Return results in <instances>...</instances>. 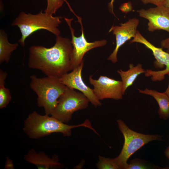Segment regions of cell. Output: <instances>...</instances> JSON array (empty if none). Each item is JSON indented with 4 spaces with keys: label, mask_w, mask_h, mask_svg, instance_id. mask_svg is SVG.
Instances as JSON below:
<instances>
[{
    "label": "cell",
    "mask_w": 169,
    "mask_h": 169,
    "mask_svg": "<svg viewBox=\"0 0 169 169\" xmlns=\"http://www.w3.org/2000/svg\"><path fill=\"white\" fill-rule=\"evenodd\" d=\"M73 48L70 39L60 35L56 36L55 43L51 48L31 46L29 48L28 66L41 70L47 76L60 78L72 70Z\"/></svg>",
    "instance_id": "cell-1"
},
{
    "label": "cell",
    "mask_w": 169,
    "mask_h": 169,
    "mask_svg": "<svg viewBox=\"0 0 169 169\" xmlns=\"http://www.w3.org/2000/svg\"><path fill=\"white\" fill-rule=\"evenodd\" d=\"M89 128L96 133L97 131L92 126L88 120L80 124L69 125L49 115H41L34 111L30 113L24 121L23 131L29 137L37 139L53 133H60L64 136H69L72 129L79 127Z\"/></svg>",
    "instance_id": "cell-2"
},
{
    "label": "cell",
    "mask_w": 169,
    "mask_h": 169,
    "mask_svg": "<svg viewBox=\"0 0 169 169\" xmlns=\"http://www.w3.org/2000/svg\"><path fill=\"white\" fill-rule=\"evenodd\" d=\"M62 17L53 16L42 10L36 14L26 13L23 11L12 23V26H17L20 29L21 38L18 41L20 45L24 47L26 39L34 32L39 30H47L55 35H59L60 31L58 28L62 23Z\"/></svg>",
    "instance_id": "cell-3"
},
{
    "label": "cell",
    "mask_w": 169,
    "mask_h": 169,
    "mask_svg": "<svg viewBox=\"0 0 169 169\" xmlns=\"http://www.w3.org/2000/svg\"><path fill=\"white\" fill-rule=\"evenodd\" d=\"M30 78V87L37 95L38 107L44 108L45 114L51 115L66 86L56 77L38 78L33 74Z\"/></svg>",
    "instance_id": "cell-4"
},
{
    "label": "cell",
    "mask_w": 169,
    "mask_h": 169,
    "mask_svg": "<svg viewBox=\"0 0 169 169\" xmlns=\"http://www.w3.org/2000/svg\"><path fill=\"white\" fill-rule=\"evenodd\" d=\"M118 127L123 135L124 142L119 155L114 158L121 169H126L129 158L136 151L149 142L161 140L162 136L157 135H145L130 129L121 120H117Z\"/></svg>",
    "instance_id": "cell-5"
},
{
    "label": "cell",
    "mask_w": 169,
    "mask_h": 169,
    "mask_svg": "<svg viewBox=\"0 0 169 169\" xmlns=\"http://www.w3.org/2000/svg\"><path fill=\"white\" fill-rule=\"evenodd\" d=\"M89 102L82 93L66 87L51 115L62 122L67 123L71 120L74 112L86 108Z\"/></svg>",
    "instance_id": "cell-6"
},
{
    "label": "cell",
    "mask_w": 169,
    "mask_h": 169,
    "mask_svg": "<svg viewBox=\"0 0 169 169\" xmlns=\"http://www.w3.org/2000/svg\"><path fill=\"white\" fill-rule=\"evenodd\" d=\"M71 11L77 18L78 21L81 25V32L80 36L79 37H76L74 34V30L71 26V23L73 19L64 18V20L69 27L71 35V42L73 48L70 61L71 66L73 70L84 60L83 58L86 53L94 48L105 45L107 44V41L105 39H103L93 42H88L84 36L82 18L77 16L72 9Z\"/></svg>",
    "instance_id": "cell-7"
},
{
    "label": "cell",
    "mask_w": 169,
    "mask_h": 169,
    "mask_svg": "<svg viewBox=\"0 0 169 169\" xmlns=\"http://www.w3.org/2000/svg\"><path fill=\"white\" fill-rule=\"evenodd\" d=\"M134 42L143 44L151 50L156 59L154 62L155 68L162 69L165 66H166L165 69L157 71L147 69L146 70L145 75L146 77H151L153 81H161L164 79L165 76L169 74V53L163 51L162 48L157 47L151 43L138 30L135 37L130 41V44Z\"/></svg>",
    "instance_id": "cell-8"
},
{
    "label": "cell",
    "mask_w": 169,
    "mask_h": 169,
    "mask_svg": "<svg viewBox=\"0 0 169 169\" xmlns=\"http://www.w3.org/2000/svg\"><path fill=\"white\" fill-rule=\"evenodd\" d=\"M89 76L90 84L92 85L94 93L99 100L110 99L116 100H121L124 95L121 81L111 79L105 76L100 75L97 79Z\"/></svg>",
    "instance_id": "cell-9"
},
{
    "label": "cell",
    "mask_w": 169,
    "mask_h": 169,
    "mask_svg": "<svg viewBox=\"0 0 169 169\" xmlns=\"http://www.w3.org/2000/svg\"><path fill=\"white\" fill-rule=\"evenodd\" d=\"M84 64V60L71 72L59 78L60 80L66 87L79 90L95 107L101 106L102 104L95 96L93 89L87 86L83 80L81 73Z\"/></svg>",
    "instance_id": "cell-10"
},
{
    "label": "cell",
    "mask_w": 169,
    "mask_h": 169,
    "mask_svg": "<svg viewBox=\"0 0 169 169\" xmlns=\"http://www.w3.org/2000/svg\"><path fill=\"white\" fill-rule=\"evenodd\" d=\"M139 22L136 18L129 19L124 23L120 24V26L112 25L109 30L115 35L116 38L115 47L112 53L107 58V60L115 63L117 62V54L120 48L127 41L134 38L137 32V27Z\"/></svg>",
    "instance_id": "cell-11"
},
{
    "label": "cell",
    "mask_w": 169,
    "mask_h": 169,
    "mask_svg": "<svg viewBox=\"0 0 169 169\" xmlns=\"http://www.w3.org/2000/svg\"><path fill=\"white\" fill-rule=\"evenodd\" d=\"M137 11L140 17L148 21L147 29L149 32L162 30L169 33V10L163 5Z\"/></svg>",
    "instance_id": "cell-12"
},
{
    "label": "cell",
    "mask_w": 169,
    "mask_h": 169,
    "mask_svg": "<svg viewBox=\"0 0 169 169\" xmlns=\"http://www.w3.org/2000/svg\"><path fill=\"white\" fill-rule=\"evenodd\" d=\"M24 159L32 163L38 169H51L62 168L63 165L59 162V159L56 155L52 158L49 157L44 152L37 153L34 150L31 149L25 155Z\"/></svg>",
    "instance_id": "cell-13"
},
{
    "label": "cell",
    "mask_w": 169,
    "mask_h": 169,
    "mask_svg": "<svg viewBox=\"0 0 169 169\" xmlns=\"http://www.w3.org/2000/svg\"><path fill=\"white\" fill-rule=\"evenodd\" d=\"M141 93L150 95L157 101L159 106L158 111L160 118L166 120L169 118V97L164 92L146 88L142 90L137 88Z\"/></svg>",
    "instance_id": "cell-14"
},
{
    "label": "cell",
    "mask_w": 169,
    "mask_h": 169,
    "mask_svg": "<svg viewBox=\"0 0 169 169\" xmlns=\"http://www.w3.org/2000/svg\"><path fill=\"white\" fill-rule=\"evenodd\" d=\"M129 69L126 71L121 69L117 70L121 78L124 95L126 89L133 84L138 76L142 73H145L146 70L142 68V64H140L135 66L131 64H129Z\"/></svg>",
    "instance_id": "cell-15"
},
{
    "label": "cell",
    "mask_w": 169,
    "mask_h": 169,
    "mask_svg": "<svg viewBox=\"0 0 169 169\" xmlns=\"http://www.w3.org/2000/svg\"><path fill=\"white\" fill-rule=\"evenodd\" d=\"M18 43L12 44L9 42L8 35L3 29L0 30V64L9 62L12 53L17 49Z\"/></svg>",
    "instance_id": "cell-16"
},
{
    "label": "cell",
    "mask_w": 169,
    "mask_h": 169,
    "mask_svg": "<svg viewBox=\"0 0 169 169\" xmlns=\"http://www.w3.org/2000/svg\"><path fill=\"white\" fill-rule=\"evenodd\" d=\"M7 75L6 72L0 69V108L6 107L11 100L9 90L5 86V80Z\"/></svg>",
    "instance_id": "cell-17"
},
{
    "label": "cell",
    "mask_w": 169,
    "mask_h": 169,
    "mask_svg": "<svg viewBox=\"0 0 169 169\" xmlns=\"http://www.w3.org/2000/svg\"><path fill=\"white\" fill-rule=\"evenodd\" d=\"M99 169H121L114 158H110L99 156V161L96 164Z\"/></svg>",
    "instance_id": "cell-18"
},
{
    "label": "cell",
    "mask_w": 169,
    "mask_h": 169,
    "mask_svg": "<svg viewBox=\"0 0 169 169\" xmlns=\"http://www.w3.org/2000/svg\"><path fill=\"white\" fill-rule=\"evenodd\" d=\"M47 7L44 12L49 14H55L57 11L63 5L64 0H46Z\"/></svg>",
    "instance_id": "cell-19"
},
{
    "label": "cell",
    "mask_w": 169,
    "mask_h": 169,
    "mask_svg": "<svg viewBox=\"0 0 169 169\" xmlns=\"http://www.w3.org/2000/svg\"><path fill=\"white\" fill-rule=\"evenodd\" d=\"M150 167L144 163L142 160L135 159L131 161L128 164L126 169H148Z\"/></svg>",
    "instance_id": "cell-20"
},
{
    "label": "cell",
    "mask_w": 169,
    "mask_h": 169,
    "mask_svg": "<svg viewBox=\"0 0 169 169\" xmlns=\"http://www.w3.org/2000/svg\"><path fill=\"white\" fill-rule=\"evenodd\" d=\"M141 1L144 4L151 3L158 6L163 5L164 0H141Z\"/></svg>",
    "instance_id": "cell-21"
},
{
    "label": "cell",
    "mask_w": 169,
    "mask_h": 169,
    "mask_svg": "<svg viewBox=\"0 0 169 169\" xmlns=\"http://www.w3.org/2000/svg\"><path fill=\"white\" fill-rule=\"evenodd\" d=\"M122 12L127 13L131 11L132 7L131 2H128L122 4L120 8Z\"/></svg>",
    "instance_id": "cell-22"
},
{
    "label": "cell",
    "mask_w": 169,
    "mask_h": 169,
    "mask_svg": "<svg viewBox=\"0 0 169 169\" xmlns=\"http://www.w3.org/2000/svg\"><path fill=\"white\" fill-rule=\"evenodd\" d=\"M161 46V48L166 49V51L169 53V37L162 40Z\"/></svg>",
    "instance_id": "cell-23"
},
{
    "label": "cell",
    "mask_w": 169,
    "mask_h": 169,
    "mask_svg": "<svg viewBox=\"0 0 169 169\" xmlns=\"http://www.w3.org/2000/svg\"><path fill=\"white\" fill-rule=\"evenodd\" d=\"M5 168L14 169V167L12 161L8 157H7Z\"/></svg>",
    "instance_id": "cell-24"
},
{
    "label": "cell",
    "mask_w": 169,
    "mask_h": 169,
    "mask_svg": "<svg viewBox=\"0 0 169 169\" xmlns=\"http://www.w3.org/2000/svg\"><path fill=\"white\" fill-rule=\"evenodd\" d=\"M114 0H111L110 3H109L108 7L111 12L115 16L113 10V3L114 2Z\"/></svg>",
    "instance_id": "cell-25"
},
{
    "label": "cell",
    "mask_w": 169,
    "mask_h": 169,
    "mask_svg": "<svg viewBox=\"0 0 169 169\" xmlns=\"http://www.w3.org/2000/svg\"><path fill=\"white\" fill-rule=\"evenodd\" d=\"M163 5L169 10V0H164Z\"/></svg>",
    "instance_id": "cell-26"
},
{
    "label": "cell",
    "mask_w": 169,
    "mask_h": 169,
    "mask_svg": "<svg viewBox=\"0 0 169 169\" xmlns=\"http://www.w3.org/2000/svg\"><path fill=\"white\" fill-rule=\"evenodd\" d=\"M165 154L166 157L169 159V146H168L166 150Z\"/></svg>",
    "instance_id": "cell-27"
},
{
    "label": "cell",
    "mask_w": 169,
    "mask_h": 169,
    "mask_svg": "<svg viewBox=\"0 0 169 169\" xmlns=\"http://www.w3.org/2000/svg\"><path fill=\"white\" fill-rule=\"evenodd\" d=\"M169 76V83L167 88L166 91L164 92L165 94L169 97V74L168 75Z\"/></svg>",
    "instance_id": "cell-28"
}]
</instances>
